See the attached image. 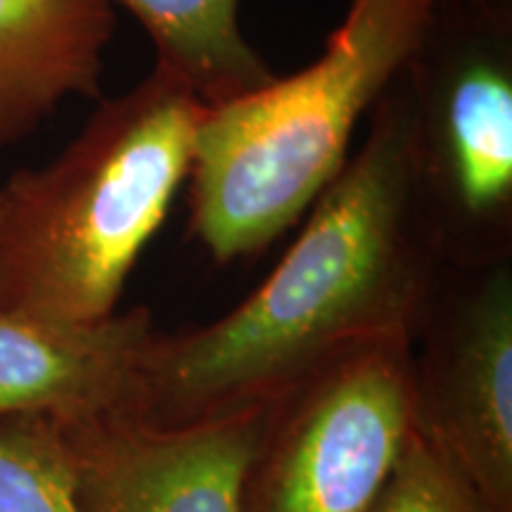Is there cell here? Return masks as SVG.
I'll list each match as a JSON object with an SVG mask.
<instances>
[{"label": "cell", "mask_w": 512, "mask_h": 512, "mask_svg": "<svg viewBox=\"0 0 512 512\" xmlns=\"http://www.w3.org/2000/svg\"><path fill=\"white\" fill-rule=\"evenodd\" d=\"M406 67V64H403ZM444 271L422 214L403 69L280 264L214 323L152 332L126 415L185 427L271 406L339 356L418 337Z\"/></svg>", "instance_id": "cell-1"}, {"label": "cell", "mask_w": 512, "mask_h": 512, "mask_svg": "<svg viewBox=\"0 0 512 512\" xmlns=\"http://www.w3.org/2000/svg\"><path fill=\"white\" fill-rule=\"evenodd\" d=\"M207 107L152 69L102 100L38 169L0 185V313L93 325L117 313L128 275L188 183Z\"/></svg>", "instance_id": "cell-2"}, {"label": "cell", "mask_w": 512, "mask_h": 512, "mask_svg": "<svg viewBox=\"0 0 512 512\" xmlns=\"http://www.w3.org/2000/svg\"><path fill=\"white\" fill-rule=\"evenodd\" d=\"M432 5L351 0L311 67L204 110L188 230L216 264L264 252L335 181L356 126L408 62Z\"/></svg>", "instance_id": "cell-3"}, {"label": "cell", "mask_w": 512, "mask_h": 512, "mask_svg": "<svg viewBox=\"0 0 512 512\" xmlns=\"http://www.w3.org/2000/svg\"><path fill=\"white\" fill-rule=\"evenodd\" d=\"M422 214L446 266L512 254V12L434 0L408 57Z\"/></svg>", "instance_id": "cell-4"}, {"label": "cell", "mask_w": 512, "mask_h": 512, "mask_svg": "<svg viewBox=\"0 0 512 512\" xmlns=\"http://www.w3.org/2000/svg\"><path fill=\"white\" fill-rule=\"evenodd\" d=\"M413 432V339L363 344L271 403L238 512H368Z\"/></svg>", "instance_id": "cell-5"}, {"label": "cell", "mask_w": 512, "mask_h": 512, "mask_svg": "<svg viewBox=\"0 0 512 512\" xmlns=\"http://www.w3.org/2000/svg\"><path fill=\"white\" fill-rule=\"evenodd\" d=\"M415 427L512 512V261L446 266L413 342Z\"/></svg>", "instance_id": "cell-6"}, {"label": "cell", "mask_w": 512, "mask_h": 512, "mask_svg": "<svg viewBox=\"0 0 512 512\" xmlns=\"http://www.w3.org/2000/svg\"><path fill=\"white\" fill-rule=\"evenodd\" d=\"M271 406L185 427L126 413L50 420L79 512H238Z\"/></svg>", "instance_id": "cell-7"}, {"label": "cell", "mask_w": 512, "mask_h": 512, "mask_svg": "<svg viewBox=\"0 0 512 512\" xmlns=\"http://www.w3.org/2000/svg\"><path fill=\"white\" fill-rule=\"evenodd\" d=\"M155 332L145 306L93 325H55L0 313V420H81L128 413L138 361Z\"/></svg>", "instance_id": "cell-8"}, {"label": "cell", "mask_w": 512, "mask_h": 512, "mask_svg": "<svg viewBox=\"0 0 512 512\" xmlns=\"http://www.w3.org/2000/svg\"><path fill=\"white\" fill-rule=\"evenodd\" d=\"M114 29L112 0H0V147L67 98H100Z\"/></svg>", "instance_id": "cell-9"}, {"label": "cell", "mask_w": 512, "mask_h": 512, "mask_svg": "<svg viewBox=\"0 0 512 512\" xmlns=\"http://www.w3.org/2000/svg\"><path fill=\"white\" fill-rule=\"evenodd\" d=\"M242 0H112L124 5L155 46V67L183 83L204 107L261 91L273 69L240 27Z\"/></svg>", "instance_id": "cell-10"}, {"label": "cell", "mask_w": 512, "mask_h": 512, "mask_svg": "<svg viewBox=\"0 0 512 512\" xmlns=\"http://www.w3.org/2000/svg\"><path fill=\"white\" fill-rule=\"evenodd\" d=\"M0 512H79L50 420H0Z\"/></svg>", "instance_id": "cell-11"}, {"label": "cell", "mask_w": 512, "mask_h": 512, "mask_svg": "<svg viewBox=\"0 0 512 512\" xmlns=\"http://www.w3.org/2000/svg\"><path fill=\"white\" fill-rule=\"evenodd\" d=\"M368 512H489L472 484L415 427Z\"/></svg>", "instance_id": "cell-12"}, {"label": "cell", "mask_w": 512, "mask_h": 512, "mask_svg": "<svg viewBox=\"0 0 512 512\" xmlns=\"http://www.w3.org/2000/svg\"><path fill=\"white\" fill-rule=\"evenodd\" d=\"M470 3L482 5V8L498 10V12H512V0H470Z\"/></svg>", "instance_id": "cell-13"}]
</instances>
